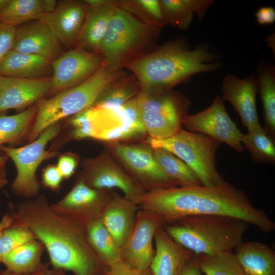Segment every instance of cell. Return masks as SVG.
I'll return each mask as SVG.
<instances>
[{"label": "cell", "mask_w": 275, "mask_h": 275, "mask_svg": "<svg viewBox=\"0 0 275 275\" xmlns=\"http://www.w3.org/2000/svg\"><path fill=\"white\" fill-rule=\"evenodd\" d=\"M16 28L0 23V63L12 50Z\"/></svg>", "instance_id": "41"}, {"label": "cell", "mask_w": 275, "mask_h": 275, "mask_svg": "<svg viewBox=\"0 0 275 275\" xmlns=\"http://www.w3.org/2000/svg\"><path fill=\"white\" fill-rule=\"evenodd\" d=\"M101 275H107V271Z\"/></svg>", "instance_id": "49"}, {"label": "cell", "mask_w": 275, "mask_h": 275, "mask_svg": "<svg viewBox=\"0 0 275 275\" xmlns=\"http://www.w3.org/2000/svg\"><path fill=\"white\" fill-rule=\"evenodd\" d=\"M141 91L136 78L127 74L107 86L92 106L105 108L120 107L135 98Z\"/></svg>", "instance_id": "31"}, {"label": "cell", "mask_w": 275, "mask_h": 275, "mask_svg": "<svg viewBox=\"0 0 275 275\" xmlns=\"http://www.w3.org/2000/svg\"><path fill=\"white\" fill-rule=\"evenodd\" d=\"M160 28L146 24L119 8L116 9L101 43L100 53L111 72L149 53Z\"/></svg>", "instance_id": "5"}, {"label": "cell", "mask_w": 275, "mask_h": 275, "mask_svg": "<svg viewBox=\"0 0 275 275\" xmlns=\"http://www.w3.org/2000/svg\"><path fill=\"white\" fill-rule=\"evenodd\" d=\"M41 183L54 191H58L64 179L57 164H47L42 170Z\"/></svg>", "instance_id": "40"}, {"label": "cell", "mask_w": 275, "mask_h": 275, "mask_svg": "<svg viewBox=\"0 0 275 275\" xmlns=\"http://www.w3.org/2000/svg\"><path fill=\"white\" fill-rule=\"evenodd\" d=\"M69 124L72 129L69 140L92 138V127L88 108L72 116L69 120Z\"/></svg>", "instance_id": "38"}, {"label": "cell", "mask_w": 275, "mask_h": 275, "mask_svg": "<svg viewBox=\"0 0 275 275\" xmlns=\"http://www.w3.org/2000/svg\"><path fill=\"white\" fill-rule=\"evenodd\" d=\"M151 148L153 155L163 172L177 186L202 185L192 169L176 155L162 148Z\"/></svg>", "instance_id": "32"}, {"label": "cell", "mask_w": 275, "mask_h": 275, "mask_svg": "<svg viewBox=\"0 0 275 275\" xmlns=\"http://www.w3.org/2000/svg\"><path fill=\"white\" fill-rule=\"evenodd\" d=\"M10 0H0V12L8 5Z\"/></svg>", "instance_id": "48"}, {"label": "cell", "mask_w": 275, "mask_h": 275, "mask_svg": "<svg viewBox=\"0 0 275 275\" xmlns=\"http://www.w3.org/2000/svg\"><path fill=\"white\" fill-rule=\"evenodd\" d=\"M46 13L44 0H10L0 12V23L16 28L40 19Z\"/></svg>", "instance_id": "33"}, {"label": "cell", "mask_w": 275, "mask_h": 275, "mask_svg": "<svg viewBox=\"0 0 275 275\" xmlns=\"http://www.w3.org/2000/svg\"><path fill=\"white\" fill-rule=\"evenodd\" d=\"M155 253L150 265L153 275H179L196 255L175 241L163 227L154 235Z\"/></svg>", "instance_id": "21"}, {"label": "cell", "mask_w": 275, "mask_h": 275, "mask_svg": "<svg viewBox=\"0 0 275 275\" xmlns=\"http://www.w3.org/2000/svg\"><path fill=\"white\" fill-rule=\"evenodd\" d=\"M138 206L158 214L166 224L191 215H222L241 219L263 233L275 229L274 222L253 205L244 191L225 180L211 186H175L147 191Z\"/></svg>", "instance_id": "2"}, {"label": "cell", "mask_w": 275, "mask_h": 275, "mask_svg": "<svg viewBox=\"0 0 275 275\" xmlns=\"http://www.w3.org/2000/svg\"><path fill=\"white\" fill-rule=\"evenodd\" d=\"M85 229L90 246L108 267L121 261V248L117 244L100 218L89 223Z\"/></svg>", "instance_id": "28"}, {"label": "cell", "mask_w": 275, "mask_h": 275, "mask_svg": "<svg viewBox=\"0 0 275 275\" xmlns=\"http://www.w3.org/2000/svg\"><path fill=\"white\" fill-rule=\"evenodd\" d=\"M195 258L205 275H245L232 251L212 255H195Z\"/></svg>", "instance_id": "35"}, {"label": "cell", "mask_w": 275, "mask_h": 275, "mask_svg": "<svg viewBox=\"0 0 275 275\" xmlns=\"http://www.w3.org/2000/svg\"><path fill=\"white\" fill-rule=\"evenodd\" d=\"M61 130V125L56 123L24 146H0V151L10 158L15 166L16 176L11 188L16 195L27 199L38 196L40 185L36 175L37 169L43 161L57 155L56 150H46V147Z\"/></svg>", "instance_id": "9"}, {"label": "cell", "mask_w": 275, "mask_h": 275, "mask_svg": "<svg viewBox=\"0 0 275 275\" xmlns=\"http://www.w3.org/2000/svg\"><path fill=\"white\" fill-rule=\"evenodd\" d=\"M85 1L89 8L76 47L100 53L101 43L110 20L117 8L116 1Z\"/></svg>", "instance_id": "22"}, {"label": "cell", "mask_w": 275, "mask_h": 275, "mask_svg": "<svg viewBox=\"0 0 275 275\" xmlns=\"http://www.w3.org/2000/svg\"><path fill=\"white\" fill-rule=\"evenodd\" d=\"M106 149L146 191L177 186L162 171L148 144L106 143Z\"/></svg>", "instance_id": "11"}, {"label": "cell", "mask_w": 275, "mask_h": 275, "mask_svg": "<svg viewBox=\"0 0 275 275\" xmlns=\"http://www.w3.org/2000/svg\"><path fill=\"white\" fill-rule=\"evenodd\" d=\"M79 162V156L76 153L67 152L59 155L57 166L64 179H68L74 174Z\"/></svg>", "instance_id": "39"}, {"label": "cell", "mask_w": 275, "mask_h": 275, "mask_svg": "<svg viewBox=\"0 0 275 275\" xmlns=\"http://www.w3.org/2000/svg\"><path fill=\"white\" fill-rule=\"evenodd\" d=\"M117 6L141 21L161 28L167 24L159 0L116 1Z\"/></svg>", "instance_id": "36"}, {"label": "cell", "mask_w": 275, "mask_h": 275, "mask_svg": "<svg viewBox=\"0 0 275 275\" xmlns=\"http://www.w3.org/2000/svg\"><path fill=\"white\" fill-rule=\"evenodd\" d=\"M165 224L158 214L139 208L134 226L121 248V261L138 270L149 268L155 253V233Z\"/></svg>", "instance_id": "15"}, {"label": "cell", "mask_w": 275, "mask_h": 275, "mask_svg": "<svg viewBox=\"0 0 275 275\" xmlns=\"http://www.w3.org/2000/svg\"><path fill=\"white\" fill-rule=\"evenodd\" d=\"M222 99L229 102L238 114L248 132L260 126L256 105L257 82L255 75L239 78L227 74L222 82Z\"/></svg>", "instance_id": "18"}, {"label": "cell", "mask_w": 275, "mask_h": 275, "mask_svg": "<svg viewBox=\"0 0 275 275\" xmlns=\"http://www.w3.org/2000/svg\"><path fill=\"white\" fill-rule=\"evenodd\" d=\"M45 250L43 243L34 239L14 249L0 260L7 269L17 273H29L37 270L43 263Z\"/></svg>", "instance_id": "29"}, {"label": "cell", "mask_w": 275, "mask_h": 275, "mask_svg": "<svg viewBox=\"0 0 275 275\" xmlns=\"http://www.w3.org/2000/svg\"><path fill=\"white\" fill-rule=\"evenodd\" d=\"M0 275H65V271L52 267L50 268L49 263H43L37 270L31 273H17L6 269L1 271Z\"/></svg>", "instance_id": "43"}, {"label": "cell", "mask_w": 275, "mask_h": 275, "mask_svg": "<svg viewBox=\"0 0 275 275\" xmlns=\"http://www.w3.org/2000/svg\"><path fill=\"white\" fill-rule=\"evenodd\" d=\"M257 22L262 25L270 24L275 21V9L271 6H264L255 13Z\"/></svg>", "instance_id": "44"}, {"label": "cell", "mask_w": 275, "mask_h": 275, "mask_svg": "<svg viewBox=\"0 0 275 275\" xmlns=\"http://www.w3.org/2000/svg\"><path fill=\"white\" fill-rule=\"evenodd\" d=\"M217 54L203 44L191 49L182 39L171 40L125 68L132 73L141 90L171 89L201 73L216 71Z\"/></svg>", "instance_id": "3"}, {"label": "cell", "mask_w": 275, "mask_h": 275, "mask_svg": "<svg viewBox=\"0 0 275 275\" xmlns=\"http://www.w3.org/2000/svg\"><path fill=\"white\" fill-rule=\"evenodd\" d=\"M241 143L249 152L252 160L260 163L274 164L275 142L263 126L243 134Z\"/></svg>", "instance_id": "34"}, {"label": "cell", "mask_w": 275, "mask_h": 275, "mask_svg": "<svg viewBox=\"0 0 275 275\" xmlns=\"http://www.w3.org/2000/svg\"><path fill=\"white\" fill-rule=\"evenodd\" d=\"M138 109L149 138L163 140L182 129L190 100L171 89L141 90L136 96Z\"/></svg>", "instance_id": "7"}, {"label": "cell", "mask_w": 275, "mask_h": 275, "mask_svg": "<svg viewBox=\"0 0 275 275\" xmlns=\"http://www.w3.org/2000/svg\"><path fill=\"white\" fill-rule=\"evenodd\" d=\"M101 54L79 47L63 52L51 61L52 75L49 94L77 86L92 76L103 63Z\"/></svg>", "instance_id": "16"}, {"label": "cell", "mask_w": 275, "mask_h": 275, "mask_svg": "<svg viewBox=\"0 0 275 275\" xmlns=\"http://www.w3.org/2000/svg\"><path fill=\"white\" fill-rule=\"evenodd\" d=\"M146 143L152 148L168 150L181 159L203 186H214L225 181L216 168V153L221 143L208 135L182 129L166 139L148 137Z\"/></svg>", "instance_id": "8"}, {"label": "cell", "mask_w": 275, "mask_h": 275, "mask_svg": "<svg viewBox=\"0 0 275 275\" xmlns=\"http://www.w3.org/2000/svg\"><path fill=\"white\" fill-rule=\"evenodd\" d=\"M234 253L245 275H275V253L258 241H242Z\"/></svg>", "instance_id": "24"}, {"label": "cell", "mask_w": 275, "mask_h": 275, "mask_svg": "<svg viewBox=\"0 0 275 275\" xmlns=\"http://www.w3.org/2000/svg\"><path fill=\"white\" fill-rule=\"evenodd\" d=\"M257 92L261 101L266 132L275 137V66L265 62L256 67Z\"/></svg>", "instance_id": "26"}, {"label": "cell", "mask_w": 275, "mask_h": 275, "mask_svg": "<svg viewBox=\"0 0 275 275\" xmlns=\"http://www.w3.org/2000/svg\"><path fill=\"white\" fill-rule=\"evenodd\" d=\"M89 6L85 1H57L54 9L40 19L49 29L62 47H77Z\"/></svg>", "instance_id": "17"}, {"label": "cell", "mask_w": 275, "mask_h": 275, "mask_svg": "<svg viewBox=\"0 0 275 275\" xmlns=\"http://www.w3.org/2000/svg\"><path fill=\"white\" fill-rule=\"evenodd\" d=\"M186 130L208 135L241 153L243 133L228 115L223 100L216 96L211 105L204 110L187 115L182 122Z\"/></svg>", "instance_id": "13"}, {"label": "cell", "mask_w": 275, "mask_h": 275, "mask_svg": "<svg viewBox=\"0 0 275 275\" xmlns=\"http://www.w3.org/2000/svg\"><path fill=\"white\" fill-rule=\"evenodd\" d=\"M139 209L124 196L113 194L102 212L103 224L121 248L134 226Z\"/></svg>", "instance_id": "23"}, {"label": "cell", "mask_w": 275, "mask_h": 275, "mask_svg": "<svg viewBox=\"0 0 275 275\" xmlns=\"http://www.w3.org/2000/svg\"><path fill=\"white\" fill-rule=\"evenodd\" d=\"M126 74L122 70L111 72L103 62L98 70L81 84L40 101L27 141H34L49 126L89 108L107 86Z\"/></svg>", "instance_id": "6"}, {"label": "cell", "mask_w": 275, "mask_h": 275, "mask_svg": "<svg viewBox=\"0 0 275 275\" xmlns=\"http://www.w3.org/2000/svg\"><path fill=\"white\" fill-rule=\"evenodd\" d=\"M63 47L48 27L40 19L16 28L12 50L52 61L60 56Z\"/></svg>", "instance_id": "20"}, {"label": "cell", "mask_w": 275, "mask_h": 275, "mask_svg": "<svg viewBox=\"0 0 275 275\" xmlns=\"http://www.w3.org/2000/svg\"><path fill=\"white\" fill-rule=\"evenodd\" d=\"M195 255L183 267L179 275H202Z\"/></svg>", "instance_id": "45"}, {"label": "cell", "mask_w": 275, "mask_h": 275, "mask_svg": "<svg viewBox=\"0 0 275 275\" xmlns=\"http://www.w3.org/2000/svg\"><path fill=\"white\" fill-rule=\"evenodd\" d=\"M77 177L90 187L98 189L117 188L138 205L146 192L106 149L95 157L85 159Z\"/></svg>", "instance_id": "12"}, {"label": "cell", "mask_w": 275, "mask_h": 275, "mask_svg": "<svg viewBox=\"0 0 275 275\" xmlns=\"http://www.w3.org/2000/svg\"><path fill=\"white\" fill-rule=\"evenodd\" d=\"M164 18L174 27L186 30L193 17L202 19L213 4L212 0H159Z\"/></svg>", "instance_id": "27"}, {"label": "cell", "mask_w": 275, "mask_h": 275, "mask_svg": "<svg viewBox=\"0 0 275 275\" xmlns=\"http://www.w3.org/2000/svg\"><path fill=\"white\" fill-rule=\"evenodd\" d=\"M9 157L5 154L0 155V190L8 184V178L6 172V163Z\"/></svg>", "instance_id": "46"}, {"label": "cell", "mask_w": 275, "mask_h": 275, "mask_svg": "<svg viewBox=\"0 0 275 275\" xmlns=\"http://www.w3.org/2000/svg\"><path fill=\"white\" fill-rule=\"evenodd\" d=\"M88 110L92 123V139L106 143H121L140 139L147 134L136 97L119 107L91 106Z\"/></svg>", "instance_id": "10"}, {"label": "cell", "mask_w": 275, "mask_h": 275, "mask_svg": "<svg viewBox=\"0 0 275 275\" xmlns=\"http://www.w3.org/2000/svg\"><path fill=\"white\" fill-rule=\"evenodd\" d=\"M16 224L28 228L48 252L52 267L74 275H101L108 267L90 246L85 227L54 212L46 196L10 204Z\"/></svg>", "instance_id": "1"}, {"label": "cell", "mask_w": 275, "mask_h": 275, "mask_svg": "<svg viewBox=\"0 0 275 275\" xmlns=\"http://www.w3.org/2000/svg\"><path fill=\"white\" fill-rule=\"evenodd\" d=\"M113 193L88 186L77 176L70 191L60 200L50 204L58 214L84 227L100 218Z\"/></svg>", "instance_id": "14"}, {"label": "cell", "mask_w": 275, "mask_h": 275, "mask_svg": "<svg viewBox=\"0 0 275 275\" xmlns=\"http://www.w3.org/2000/svg\"><path fill=\"white\" fill-rule=\"evenodd\" d=\"M51 89V77L0 76V114L29 107L42 100Z\"/></svg>", "instance_id": "19"}, {"label": "cell", "mask_w": 275, "mask_h": 275, "mask_svg": "<svg viewBox=\"0 0 275 275\" xmlns=\"http://www.w3.org/2000/svg\"><path fill=\"white\" fill-rule=\"evenodd\" d=\"M37 110L35 104L12 115L0 114V146L15 144L28 138ZM3 153L0 151V155Z\"/></svg>", "instance_id": "30"}, {"label": "cell", "mask_w": 275, "mask_h": 275, "mask_svg": "<svg viewBox=\"0 0 275 275\" xmlns=\"http://www.w3.org/2000/svg\"><path fill=\"white\" fill-rule=\"evenodd\" d=\"M249 225L222 215H195L164 225L167 233L196 255H212L231 251L242 242Z\"/></svg>", "instance_id": "4"}, {"label": "cell", "mask_w": 275, "mask_h": 275, "mask_svg": "<svg viewBox=\"0 0 275 275\" xmlns=\"http://www.w3.org/2000/svg\"><path fill=\"white\" fill-rule=\"evenodd\" d=\"M34 239L28 228L15 223L9 214L5 215L0 222V260L10 252Z\"/></svg>", "instance_id": "37"}, {"label": "cell", "mask_w": 275, "mask_h": 275, "mask_svg": "<svg viewBox=\"0 0 275 275\" xmlns=\"http://www.w3.org/2000/svg\"><path fill=\"white\" fill-rule=\"evenodd\" d=\"M107 275H153L150 268L145 270H138L120 261L109 267Z\"/></svg>", "instance_id": "42"}, {"label": "cell", "mask_w": 275, "mask_h": 275, "mask_svg": "<svg viewBox=\"0 0 275 275\" xmlns=\"http://www.w3.org/2000/svg\"><path fill=\"white\" fill-rule=\"evenodd\" d=\"M51 71V61L40 56L11 50L0 63V76L33 78Z\"/></svg>", "instance_id": "25"}, {"label": "cell", "mask_w": 275, "mask_h": 275, "mask_svg": "<svg viewBox=\"0 0 275 275\" xmlns=\"http://www.w3.org/2000/svg\"><path fill=\"white\" fill-rule=\"evenodd\" d=\"M46 13L52 11L56 7L57 1L54 0H44Z\"/></svg>", "instance_id": "47"}]
</instances>
